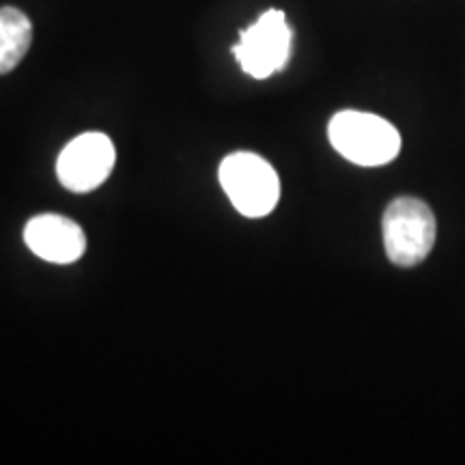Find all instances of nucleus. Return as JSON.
Masks as SVG:
<instances>
[{"mask_svg":"<svg viewBox=\"0 0 465 465\" xmlns=\"http://www.w3.org/2000/svg\"><path fill=\"white\" fill-rule=\"evenodd\" d=\"M218 177L232 207L246 218L267 216L281 199V182L274 166L257 153L240 151L224 158Z\"/></svg>","mask_w":465,"mask_h":465,"instance_id":"obj_3","label":"nucleus"},{"mask_svg":"<svg viewBox=\"0 0 465 465\" xmlns=\"http://www.w3.org/2000/svg\"><path fill=\"white\" fill-rule=\"evenodd\" d=\"M291 42L293 33L287 15L281 9H270L254 25L243 28L240 42L232 45V54L248 75L265 80L287 67Z\"/></svg>","mask_w":465,"mask_h":465,"instance_id":"obj_4","label":"nucleus"},{"mask_svg":"<svg viewBox=\"0 0 465 465\" xmlns=\"http://www.w3.org/2000/svg\"><path fill=\"white\" fill-rule=\"evenodd\" d=\"M328 138L342 158L358 166H383L401 151L397 127L360 110L336 113L328 125Z\"/></svg>","mask_w":465,"mask_h":465,"instance_id":"obj_1","label":"nucleus"},{"mask_svg":"<svg viewBox=\"0 0 465 465\" xmlns=\"http://www.w3.org/2000/svg\"><path fill=\"white\" fill-rule=\"evenodd\" d=\"M25 242L33 254L56 265L75 263L86 250V237L80 224L58 213L35 216L25 229Z\"/></svg>","mask_w":465,"mask_h":465,"instance_id":"obj_6","label":"nucleus"},{"mask_svg":"<svg viewBox=\"0 0 465 465\" xmlns=\"http://www.w3.org/2000/svg\"><path fill=\"white\" fill-rule=\"evenodd\" d=\"M381 232L388 259L399 267H414L433 250L438 223L427 203L399 196L383 212Z\"/></svg>","mask_w":465,"mask_h":465,"instance_id":"obj_2","label":"nucleus"},{"mask_svg":"<svg viewBox=\"0 0 465 465\" xmlns=\"http://www.w3.org/2000/svg\"><path fill=\"white\" fill-rule=\"evenodd\" d=\"M33 25L25 11L0 7V75L14 72L31 50Z\"/></svg>","mask_w":465,"mask_h":465,"instance_id":"obj_7","label":"nucleus"},{"mask_svg":"<svg viewBox=\"0 0 465 465\" xmlns=\"http://www.w3.org/2000/svg\"><path fill=\"white\" fill-rule=\"evenodd\" d=\"M114 162V144L106 134L86 132L83 136L74 138L58 155V182L69 192L84 194L106 182L113 173Z\"/></svg>","mask_w":465,"mask_h":465,"instance_id":"obj_5","label":"nucleus"}]
</instances>
